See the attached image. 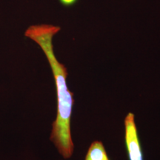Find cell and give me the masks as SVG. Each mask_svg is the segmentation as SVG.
Listing matches in <instances>:
<instances>
[{
	"label": "cell",
	"mask_w": 160,
	"mask_h": 160,
	"mask_svg": "<svg viewBox=\"0 0 160 160\" xmlns=\"http://www.w3.org/2000/svg\"><path fill=\"white\" fill-rule=\"evenodd\" d=\"M60 30L59 26L53 25H34L26 30L25 36L39 45L51 66L57 88V115L52 125L50 139L63 158L69 159L73 155L74 150L71 130L74 99L73 93L68 88L67 68L58 61L53 51V37Z\"/></svg>",
	"instance_id": "cell-1"
},
{
	"label": "cell",
	"mask_w": 160,
	"mask_h": 160,
	"mask_svg": "<svg viewBox=\"0 0 160 160\" xmlns=\"http://www.w3.org/2000/svg\"><path fill=\"white\" fill-rule=\"evenodd\" d=\"M134 114L128 113L125 118V142L129 160H144V155L136 125Z\"/></svg>",
	"instance_id": "cell-2"
},
{
	"label": "cell",
	"mask_w": 160,
	"mask_h": 160,
	"mask_svg": "<svg viewBox=\"0 0 160 160\" xmlns=\"http://www.w3.org/2000/svg\"><path fill=\"white\" fill-rule=\"evenodd\" d=\"M85 160H110L103 143L94 141L90 145Z\"/></svg>",
	"instance_id": "cell-3"
},
{
	"label": "cell",
	"mask_w": 160,
	"mask_h": 160,
	"mask_svg": "<svg viewBox=\"0 0 160 160\" xmlns=\"http://www.w3.org/2000/svg\"><path fill=\"white\" fill-rule=\"evenodd\" d=\"M78 1H79V0H59V3L61 4L62 5L67 8L72 7V6L76 5Z\"/></svg>",
	"instance_id": "cell-4"
}]
</instances>
